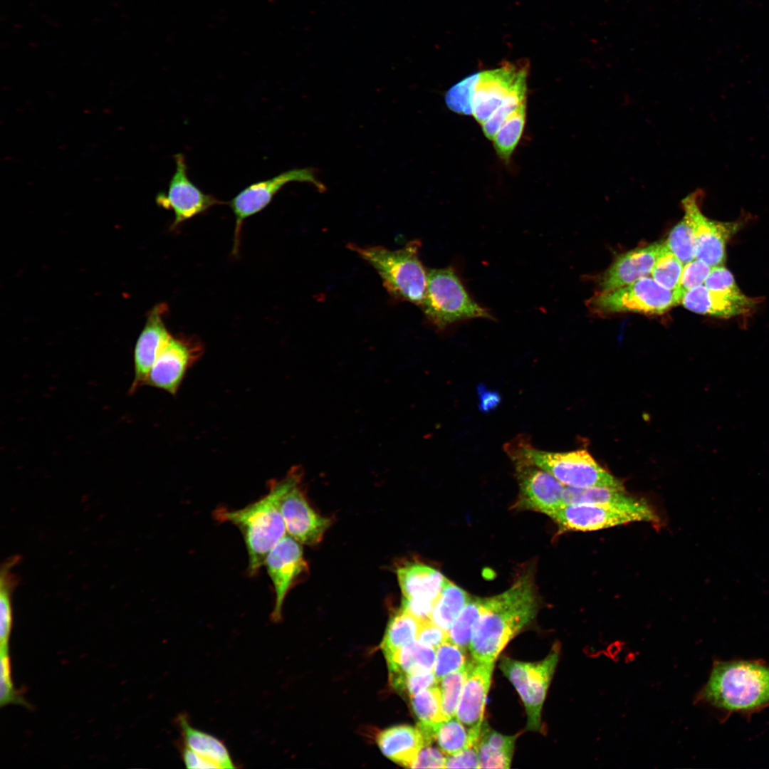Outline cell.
Wrapping results in <instances>:
<instances>
[{
    "label": "cell",
    "mask_w": 769,
    "mask_h": 769,
    "mask_svg": "<svg viewBox=\"0 0 769 769\" xmlns=\"http://www.w3.org/2000/svg\"><path fill=\"white\" fill-rule=\"evenodd\" d=\"M420 245L414 240L397 250L355 244H348V248L377 271L393 298L421 307L427 292L428 272L419 258Z\"/></svg>",
    "instance_id": "cell-5"
},
{
    "label": "cell",
    "mask_w": 769,
    "mask_h": 769,
    "mask_svg": "<svg viewBox=\"0 0 769 769\" xmlns=\"http://www.w3.org/2000/svg\"><path fill=\"white\" fill-rule=\"evenodd\" d=\"M427 318L438 329L473 318H492L474 301L450 267L428 271L425 297L421 305Z\"/></svg>",
    "instance_id": "cell-6"
},
{
    "label": "cell",
    "mask_w": 769,
    "mask_h": 769,
    "mask_svg": "<svg viewBox=\"0 0 769 769\" xmlns=\"http://www.w3.org/2000/svg\"><path fill=\"white\" fill-rule=\"evenodd\" d=\"M301 543L288 534L282 538L268 553L264 565L271 580L275 602L271 619L279 622L282 607L288 592L307 575L308 565Z\"/></svg>",
    "instance_id": "cell-14"
},
{
    "label": "cell",
    "mask_w": 769,
    "mask_h": 769,
    "mask_svg": "<svg viewBox=\"0 0 769 769\" xmlns=\"http://www.w3.org/2000/svg\"><path fill=\"white\" fill-rule=\"evenodd\" d=\"M684 294L679 288L669 290L653 278L646 276L629 285L597 293L588 300V306L603 314H662L679 304Z\"/></svg>",
    "instance_id": "cell-7"
},
{
    "label": "cell",
    "mask_w": 769,
    "mask_h": 769,
    "mask_svg": "<svg viewBox=\"0 0 769 769\" xmlns=\"http://www.w3.org/2000/svg\"><path fill=\"white\" fill-rule=\"evenodd\" d=\"M525 100L507 117L493 138L497 155L505 161L509 160L523 131L525 114Z\"/></svg>",
    "instance_id": "cell-31"
},
{
    "label": "cell",
    "mask_w": 769,
    "mask_h": 769,
    "mask_svg": "<svg viewBox=\"0 0 769 769\" xmlns=\"http://www.w3.org/2000/svg\"><path fill=\"white\" fill-rule=\"evenodd\" d=\"M184 746L211 761L219 768H234V763L224 743L206 732L193 727L184 714L177 716Z\"/></svg>",
    "instance_id": "cell-24"
},
{
    "label": "cell",
    "mask_w": 769,
    "mask_h": 769,
    "mask_svg": "<svg viewBox=\"0 0 769 769\" xmlns=\"http://www.w3.org/2000/svg\"><path fill=\"white\" fill-rule=\"evenodd\" d=\"M529 62L506 61L500 67L478 72L473 97V115L483 124L513 91L527 87Z\"/></svg>",
    "instance_id": "cell-11"
},
{
    "label": "cell",
    "mask_w": 769,
    "mask_h": 769,
    "mask_svg": "<svg viewBox=\"0 0 769 769\" xmlns=\"http://www.w3.org/2000/svg\"><path fill=\"white\" fill-rule=\"evenodd\" d=\"M174 159L176 168L169 182L167 190L158 193L156 197V203L159 206L174 212L171 229L177 228L187 220L206 212L215 205L225 204L214 196L202 192L190 179L183 154H175Z\"/></svg>",
    "instance_id": "cell-13"
},
{
    "label": "cell",
    "mask_w": 769,
    "mask_h": 769,
    "mask_svg": "<svg viewBox=\"0 0 769 769\" xmlns=\"http://www.w3.org/2000/svg\"><path fill=\"white\" fill-rule=\"evenodd\" d=\"M389 674H419L432 671L436 649L414 640L385 656Z\"/></svg>",
    "instance_id": "cell-26"
},
{
    "label": "cell",
    "mask_w": 769,
    "mask_h": 769,
    "mask_svg": "<svg viewBox=\"0 0 769 769\" xmlns=\"http://www.w3.org/2000/svg\"><path fill=\"white\" fill-rule=\"evenodd\" d=\"M712 268L697 258L686 263L682 270L679 288L686 293L689 290L703 284Z\"/></svg>",
    "instance_id": "cell-42"
},
{
    "label": "cell",
    "mask_w": 769,
    "mask_h": 769,
    "mask_svg": "<svg viewBox=\"0 0 769 769\" xmlns=\"http://www.w3.org/2000/svg\"><path fill=\"white\" fill-rule=\"evenodd\" d=\"M701 193H694L682 202L692 224L696 241V258L713 267L723 265L726 247L730 239L741 229L742 222H722L709 219L701 211L699 203Z\"/></svg>",
    "instance_id": "cell-15"
},
{
    "label": "cell",
    "mask_w": 769,
    "mask_h": 769,
    "mask_svg": "<svg viewBox=\"0 0 769 769\" xmlns=\"http://www.w3.org/2000/svg\"><path fill=\"white\" fill-rule=\"evenodd\" d=\"M302 476V467L293 466L283 478L269 481L268 492L258 500L240 509L219 507L214 512L218 521L230 523L241 532L248 552L249 575L258 573L270 550L287 534L281 498Z\"/></svg>",
    "instance_id": "cell-2"
},
{
    "label": "cell",
    "mask_w": 769,
    "mask_h": 769,
    "mask_svg": "<svg viewBox=\"0 0 769 769\" xmlns=\"http://www.w3.org/2000/svg\"><path fill=\"white\" fill-rule=\"evenodd\" d=\"M0 706L13 703L30 708L21 694L14 688L11 678V666L9 654V647L0 649Z\"/></svg>",
    "instance_id": "cell-41"
},
{
    "label": "cell",
    "mask_w": 769,
    "mask_h": 769,
    "mask_svg": "<svg viewBox=\"0 0 769 769\" xmlns=\"http://www.w3.org/2000/svg\"><path fill=\"white\" fill-rule=\"evenodd\" d=\"M478 72L472 73L453 85L445 94L447 107L454 113L473 114L472 103Z\"/></svg>",
    "instance_id": "cell-38"
},
{
    "label": "cell",
    "mask_w": 769,
    "mask_h": 769,
    "mask_svg": "<svg viewBox=\"0 0 769 769\" xmlns=\"http://www.w3.org/2000/svg\"><path fill=\"white\" fill-rule=\"evenodd\" d=\"M402 597L436 602L447 579L437 570L418 562H407L397 569Z\"/></svg>",
    "instance_id": "cell-22"
},
{
    "label": "cell",
    "mask_w": 769,
    "mask_h": 769,
    "mask_svg": "<svg viewBox=\"0 0 769 769\" xmlns=\"http://www.w3.org/2000/svg\"><path fill=\"white\" fill-rule=\"evenodd\" d=\"M517 737L503 735L483 723L476 743L479 768H509Z\"/></svg>",
    "instance_id": "cell-25"
},
{
    "label": "cell",
    "mask_w": 769,
    "mask_h": 769,
    "mask_svg": "<svg viewBox=\"0 0 769 769\" xmlns=\"http://www.w3.org/2000/svg\"><path fill=\"white\" fill-rule=\"evenodd\" d=\"M538 602L532 577L525 573L506 591L483 598L469 650L472 658L494 662L507 644L535 617Z\"/></svg>",
    "instance_id": "cell-1"
},
{
    "label": "cell",
    "mask_w": 769,
    "mask_h": 769,
    "mask_svg": "<svg viewBox=\"0 0 769 769\" xmlns=\"http://www.w3.org/2000/svg\"><path fill=\"white\" fill-rule=\"evenodd\" d=\"M447 638V631L434 624L431 620L421 623L417 639L422 644L436 649Z\"/></svg>",
    "instance_id": "cell-45"
},
{
    "label": "cell",
    "mask_w": 769,
    "mask_h": 769,
    "mask_svg": "<svg viewBox=\"0 0 769 769\" xmlns=\"http://www.w3.org/2000/svg\"><path fill=\"white\" fill-rule=\"evenodd\" d=\"M434 738L447 755H454L474 745L467 730L456 716L434 725Z\"/></svg>",
    "instance_id": "cell-32"
},
{
    "label": "cell",
    "mask_w": 769,
    "mask_h": 769,
    "mask_svg": "<svg viewBox=\"0 0 769 769\" xmlns=\"http://www.w3.org/2000/svg\"><path fill=\"white\" fill-rule=\"evenodd\" d=\"M182 757L187 768H219L216 764L202 757L185 746H184L182 750Z\"/></svg>",
    "instance_id": "cell-47"
},
{
    "label": "cell",
    "mask_w": 769,
    "mask_h": 769,
    "mask_svg": "<svg viewBox=\"0 0 769 769\" xmlns=\"http://www.w3.org/2000/svg\"><path fill=\"white\" fill-rule=\"evenodd\" d=\"M550 518L563 531H593L636 521H658L652 508L640 500L632 505L565 504Z\"/></svg>",
    "instance_id": "cell-9"
},
{
    "label": "cell",
    "mask_w": 769,
    "mask_h": 769,
    "mask_svg": "<svg viewBox=\"0 0 769 769\" xmlns=\"http://www.w3.org/2000/svg\"><path fill=\"white\" fill-rule=\"evenodd\" d=\"M470 599L466 591L447 580L434 604L431 620L447 631Z\"/></svg>",
    "instance_id": "cell-28"
},
{
    "label": "cell",
    "mask_w": 769,
    "mask_h": 769,
    "mask_svg": "<svg viewBox=\"0 0 769 769\" xmlns=\"http://www.w3.org/2000/svg\"><path fill=\"white\" fill-rule=\"evenodd\" d=\"M466 666L444 676L440 681L441 708L445 720L456 716V711L466 678Z\"/></svg>",
    "instance_id": "cell-39"
},
{
    "label": "cell",
    "mask_w": 769,
    "mask_h": 769,
    "mask_svg": "<svg viewBox=\"0 0 769 769\" xmlns=\"http://www.w3.org/2000/svg\"><path fill=\"white\" fill-rule=\"evenodd\" d=\"M482 601L483 598L471 597L447 630V639L465 650L469 649L473 629L481 610Z\"/></svg>",
    "instance_id": "cell-33"
},
{
    "label": "cell",
    "mask_w": 769,
    "mask_h": 769,
    "mask_svg": "<svg viewBox=\"0 0 769 769\" xmlns=\"http://www.w3.org/2000/svg\"><path fill=\"white\" fill-rule=\"evenodd\" d=\"M168 306L162 303L148 313L145 325L140 333L133 352L134 379L129 394H134L145 385L148 374L160 352L172 335L167 330L164 317Z\"/></svg>",
    "instance_id": "cell-19"
},
{
    "label": "cell",
    "mask_w": 769,
    "mask_h": 769,
    "mask_svg": "<svg viewBox=\"0 0 769 769\" xmlns=\"http://www.w3.org/2000/svg\"><path fill=\"white\" fill-rule=\"evenodd\" d=\"M665 244L684 264L696 258L695 236L686 214L671 231Z\"/></svg>",
    "instance_id": "cell-35"
},
{
    "label": "cell",
    "mask_w": 769,
    "mask_h": 769,
    "mask_svg": "<svg viewBox=\"0 0 769 769\" xmlns=\"http://www.w3.org/2000/svg\"><path fill=\"white\" fill-rule=\"evenodd\" d=\"M759 302L757 298L746 295L740 288L715 291L702 284L687 291L681 303L696 313L730 318L751 313Z\"/></svg>",
    "instance_id": "cell-20"
},
{
    "label": "cell",
    "mask_w": 769,
    "mask_h": 769,
    "mask_svg": "<svg viewBox=\"0 0 769 769\" xmlns=\"http://www.w3.org/2000/svg\"><path fill=\"white\" fill-rule=\"evenodd\" d=\"M303 477L282 496L280 508L288 534L299 543L312 546L322 540L332 520L317 513L310 505L303 486Z\"/></svg>",
    "instance_id": "cell-16"
},
{
    "label": "cell",
    "mask_w": 769,
    "mask_h": 769,
    "mask_svg": "<svg viewBox=\"0 0 769 769\" xmlns=\"http://www.w3.org/2000/svg\"><path fill=\"white\" fill-rule=\"evenodd\" d=\"M291 182H308L319 191L325 190L324 184L316 178L313 168L293 169L249 185L227 203L235 216L234 255L239 251L244 220L264 209L283 187Z\"/></svg>",
    "instance_id": "cell-10"
},
{
    "label": "cell",
    "mask_w": 769,
    "mask_h": 769,
    "mask_svg": "<svg viewBox=\"0 0 769 769\" xmlns=\"http://www.w3.org/2000/svg\"><path fill=\"white\" fill-rule=\"evenodd\" d=\"M377 743L382 753L395 763L412 768L419 752L425 745L420 729L398 725L380 731Z\"/></svg>",
    "instance_id": "cell-23"
},
{
    "label": "cell",
    "mask_w": 769,
    "mask_h": 769,
    "mask_svg": "<svg viewBox=\"0 0 769 769\" xmlns=\"http://www.w3.org/2000/svg\"><path fill=\"white\" fill-rule=\"evenodd\" d=\"M421 622L400 608L389 619L381 643L384 656L417 639Z\"/></svg>",
    "instance_id": "cell-27"
},
{
    "label": "cell",
    "mask_w": 769,
    "mask_h": 769,
    "mask_svg": "<svg viewBox=\"0 0 769 769\" xmlns=\"http://www.w3.org/2000/svg\"><path fill=\"white\" fill-rule=\"evenodd\" d=\"M513 463L543 469L565 486L605 487L624 490L621 481L600 466L585 450L550 452L534 447L530 439L519 435L505 445Z\"/></svg>",
    "instance_id": "cell-4"
},
{
    "label": "cell",
    "mask_w": 769,
    "mask_h": 769,
    "mask_svg": "<svg viewBox=\"0 0 769 769\" xmlns=\"http://www.w3.org/2000/svg\"><path fill=\"white\" fill-rule=\"evenodd\" d=\"M661 244L656 242L618 256L600 278L602 291L629 285L651 274Z\"/></svg>",
    "instance_id": "cell-21"
},
{
    "label": "cell",
    "mask_w": 769,
    "mask_h": 769,
    "mask_svg": "<svg viewBox=\"0 0 769 769\" xmlns=\"http://www.w3.org/2000/svg\"><path fill=\"white\" fill-rule=\"evenodd\" d=\"M18 555L8 558L1 565L0 573V649L9 647L12 628L11 595L18 584L17 575L11 569L18 563Z\"/></svg>",
    "instance_id": "cell-29"
},
{
    "label": "cell",
    "mask_w": 769,
    "mask_h": 769,
    "mask_svg": "<svg viewBox=\"0 0 769 769\" xmlns=\"http://www.w3.org/2000/svg\"><path fill=\"white\" fill-rule=\"evenodd\" d=\"M699 699L728 712L769 706V665L756 661H716Z\"/></svg>",
    "instance_id": "cell-3"
},
{
    "label": "cell",
    "mask_w": 769,
    "mask_h": 769,
    "mask_svg": "<svg viewBox=\"0 0 769 769\" xmlns=\"http://www.w3.org/2000/svg\"><path fill=\"white\" fill-rule=\"evenodd\" d=\"M563 501L565 504L632 505L639 500L627 496L624 490L605 487L565 486Z\"/></svg>",
    "instance_id": "cell-30"
},
{
    "label": "cell",
    "mask_w": 769,
    "mask_h": 769,
    "mask_svg": "<svg viewBox=\"0 0 769 769\" xmlns=\"http://www.w3.org/2000/svg\"><path fill=\"white\" fill-rule=\"evenodd\" d=\"M411 705L419 722L433 723L444 721L441 708V694L436 685L410 697Z\"/></svg>",
    "instance_id": "cell-36"
},
{
    "label": "cell",
    "mask_w": 769,
    "mask_h": 769,
    "mask_svg": "<svg viewBox=\"0 0 769 769\" xmlns=\"http://www.w3.org/2000/svg\"><path fill=\"white\" fill-rule=\"evenodd\" d=\"M560 651V644H555L541 661L525 662L504 656L500 662L503 674L513 685L524 703L528 731L541 729V711L558 663Z\"/></svg>",
    "instance_id": "cell-8"
},
{
    "label": "cell",
    "mask_w": 769,
    "mask_h": 769,
    "mask_svg": "<svg viewBox=\"0 0 769 769\" xmlns=\"http://www.w3.org/2000/svg\"><path fill=\"white\" fill-rule=\"evenodd\" d=\"M466 678L456 711L473 744H476L483 723L486 700L491 685L494 662L472 658L466 664Z\"/></svg>",
    "instance_id": "cell-17"
},
{
    "label": "cell",
    "mask_w": 769,
    "mask_h": 769,
    "mask_svg": "<svg viewBox=\"0 0 769 769\" xmlns=\"http://www.w3.org/2000/svg\"><path fill=\"white\" fill-rule=\"evenodd\" d=\"M519 484L518 508L550 517L565 505V486L553 476L537 466L514 463Z\"/></svg>",
    "instance_id": "cell-18"
},
{
    "label": "cell",
    "mask_w": 769,
    "mask_h": 769,
    "mask_svg": "<svg viewBox=\"0 0 769 769\" xmlns=\"http://www.w3.org/2000/svg\"><path fill=\"white\" fill-rule=\"evenodd\" d=\"M479 393L481 394V405L483 410H488L494 407L499 400L496 393L486 391L483 388Z\"/></svg>",
    "instance_id": "cell-48"
},
{
    "label": "cell",
    "mask_w": 769,
    "mask_h": 769,
    "mask_svg": "<svg viewBox=\"0 0 769 769\" xmlns=\"http://www.w3.org/2000/svg\"><path fill=\"white\" fill-rule=\"evenodd\" d=\"M204 352V346L199 338L172 335L152 367L145 385L175 395L187 370Z\"/></svg>",
    "instance_id": "cell-12"
},
{
    "label": "cell",
    "mask_w": 769,
    "mask_h": 769,
    "mask_svg": "<svg viewBox=\"0 0 769 769\" xmlns=\"http://www.w3.org/2000/svg\"><path fill=\"white\" fill-rule=\"evenodd\" d=\"M466 661V650L446 639L436 649L433 672L439 681L447 674L464 668Z\"/></svg>",
    "instance_id": "cell-37"
},
{
    "label": "cell",
    "mask_w": 769,
    "mask_h": 769,
    "mask_svg": "<svg viewBox=\"0 0 769 769\" xmlns=\"http://www.w3.org/2000/svg\"><path fill=\"white\" fill-rule=\"evenodd\" d=\"M445 768H479L476 744L458 753L447 755Z\"/></svg>",
    "instance_id": "cell-46"
},
{
    "label": "cell",
    "mask_w": 769,
    "mask_h": 769,
    "mask_svg": "<svg viewBox=\"0 0 769 769\" xmlns=\"http://www.w3.org/2000/svg\"><path fill=\"white\" fill-rule=\"evenodd\" d=\"M683 264L665 243H661L651 273L652 276L663 287L671 291L676 290L679 288Z\"/></svg>",
    "instance_id": "cell-34"
},
{
    "label": "cell",
    "mask_w": 769,
    "mask_h": 769,
    "mask_svg": "<svg viewBox=\"0 0 769 769\" xmlns=\"http://www.w3.org/2000/svg\"><path fill=\"white\" fill-rule=\"evenodd\" d=\"M703 284L708 289L715 291L739 288L731 272L723 265L713 266Z\"/></svg>",
    "instance_id": "cell-44"
},
{
    "label": "cell",
    "mask_w": 769,
    "mask_h": 769,
    "mask_svg": "<svg viewBox=\"0 0 769 769\" xmlns=\"http://www.w3.org/2000/svg\"><path fill=\"white\" fill-rule=\"evenodd\" d=\"M447 755L439 748L427 744L419 752L412 768H445Z\"/></svg>",
    "instance_id": "cell-43"
},
{
    "label": "cell",
    "mask_w": 769,
    "mask_h": 769,
    "mask_svg": "<svg viewBox=\"0 0 769 769\" xmlns=\"http://www.w3.org/2000/svg\"><path fill=\"white\" fill-rule=\"evenodd\" d=\"M527 87L519 88L511 93L504 102L482 124L485 136L493 140L507 117L518 106L525 100Z\"/></svg>",
    "instance_id": "cell-40"
}]
</instances>
